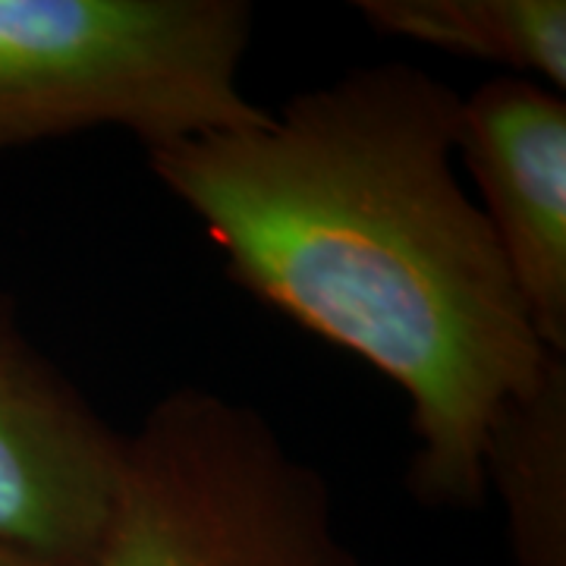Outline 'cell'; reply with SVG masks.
<instances>
[{"label":"cell","mask_w":566,"mask_h":566,"mask_svg":"<svg viewBox=\"0 0 566 566\" xmlns=\"http://www.w3.org/2000/svg\"><path fill=\"white\" fill-rule=\"evenodd\" d=\"M460 104L419 66L368 63L264 123L148 151L230 281L409 397V491L438 510L485 504L491 428L560 356L457 180Z\"/></svg>","instance_id":"6da1fadb"},{"label":"cell","mask_w":566,"mask_h":566,"mask_svg":"<svg viewBox=\"0 0 566 566\" xmlns=\"http://www.w3.org/2000/svg\"><path fill=\"white\" fill-rule=\"evenodd\" d=\"M245 0H0V155L117 126L155 151L271 111L240 88Z\"/></svg>","instance_id":"7a4b0ae2"},{"label":"cell","mask_w":566,"mask_h":566,"mask_svg":"<svg viewBox=\"0 0 566 566\" xmlns=\"http://www.w3.org/2000/svg\"><path fill=\"white\" fill-rule=\"evenodd\" d=\"M95 566H363L334 491L255 406L177 387L126 434Z\"/></svg>","instance_id":"3957f363"},{"label":"cell","mask_w":566,"mask_h":566,"mask_svg":"<svg viewBox=\"0 0 566 566\" xmlns=\"http://www.w3.org/2000/svg\"><path fill=\"white\" fill-rule=\"evenodd\" d=\"M123 447L0 296V547L32 566H95Z\"/></svg>","instance_id":"277c9868"},{"label":"cell","mask_w":566,"mask_h":566,"mask_svg":"<svg viewBox=\"0 0 566 566\" xmlns=\"http://www.w3.org/2000/svg\"><path fill=\"white\" fill-rule=\"evenodd\" d=\"M457 155L538 340L566 356V102L497 76L460 104Z\"/></svg>","instance_id":"5b68a950"},{"label":"cell","mask_w":566,"mask_h":566,"mask_svg":"<svg viewBox=\"0 0 566 566\" xmlns=\"http://www.w3.org/2000/svg\"><path fill=\"white\" fill-rule=\"evenodd\" d=\"M485 479L504 501L513 566H566V356L497 416Z\"/></svg>","instance_id":"8992f818"},{"label":"cell","mask_w":566,"mask_h":566,"mask_svg":"<svg viewBox=\"0 0 566 566\" xmlns=\"http://www.w3.org/2000/svg\"><path fill=\"white\" fill-rule=\"evenodd\" d=\"M356 13L375 32L497 63L564 95V0H359Z\"/></svg>","instance_id":"52a82bcc"},{"label":"cell","mask_w":566,"mask_h":566,"mask_svg":"<svg viewBox=\"0 0 566 566\" xmlns=\"http://www.w3.org/2000/svg\"><path fill=\"white\" fill-rule=\"evenodd\" d=\"M0 566H32V564H25L22 557H17V554H10V551H3V547H0Z\"/></svg>","instance_id":"ba28073f"}]
</instances>
